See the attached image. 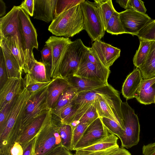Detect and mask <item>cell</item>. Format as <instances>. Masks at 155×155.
I'll use <instances>...</instances> for the list:
<instances>
[{
  "instance_id": "cell-1",
  "label": "cell",
  "mask_w": 155,
  "mask_h": 155,
  "mask_svg": "<svg viewBox=\"0 0 155 155\" xmlns=\"http://www.w3.org/2000/svg\"><path fill=\"white\" fill-rule=\"evenodd\" d=\"M30 96L26 88L23 87L17 97L5 127L0 133V155H9L21 133V122L24 110Z\"/></svg>"
},
{
  "instance_id": "cell-2",
  "label": "cell",
  "mask_w": 155,
  "mask_h": 155,
  "mask_svg": "<svg viewBox=\"0 0 155 155\" xmlns=\"http://www.w3.org/2000/svg\"><path fill=\"white\" fill-rule=\"evenodd\" d=\"M83 16L80 5L64 12L52 21L48 30L56 36L69 38L84 30Z\"/></svg>"
},
{
  "instance_id": "cell-3",
  "label": "cell",
  "mask_w": 155,
  "mask_h": 155,
  "mask_svg": "<svg viewBox=\"0 0 155 155\" xmlns=\"http://www.w3.org/2000/svg\"><path fill=\"white\" fill-rule=\"evenodd\" d=\"M122 102L118 91L111 86L98 94L95 105L100 117H104L114 120L124 129L121 108Z\"/></svg>"
},
{
  "instance_id": "cell-4",
  "label": "cell",
  "mask_w": 155,
  "mask_h": 155,
  "mask_svg": "<svg viewBox=\"0 0 155 155\" xmlns=\"http://www.w3.org/2000/svg\"><path fill=\"white\" fill-rule=\"evenodd\" d=\"M60 122L53 118L51 114L35 137L34 155H44L62 146L58 130Z\"/></svg>"
},
{
  "instance_id": "cell-5",
  "label": "cell",
  "mask_w": 155,
  "mask_h": 155,
  "mask_svg": "<svg viewBox=\"0 0 155 155\" xmlns=\"http://www.w3.org/2000/svg\"><path fill=\"white\" fill-rule=\"evenodd\" d=\"M110 71L101 62L91 47L83 55L75 76L108 83Z\"/></svg>"
},
{
  "instance_id": "cell-6",
  "label": "cell",
  "mask_w": 155,
  "mask_h": 155,
  "mask_svg": "<svg viewBox=\"0 0 155 155\" xmlns=\"http://www.w3.org/2000/svg\"><path fill=\"white\" fill-rule=\"evenodd\" d=\"M81 40L78 39L68 45L59 68V77L67 79L75 75L81 59L88 49Z\"/></svg>"
},
{
  "instance_id": "cell-7",
  "label": "cell",
  "mask_w": 155,
  "mask_h": 155,
  "mask_svg": "<svg viewBox=\"0 0 155 155\" xmlns=\"http://www.w3.org/2000/svg\"><path fill=\"white\" fill-rule=\"evenodd\" d=\"M124 127L123 135L119 137L121 147L127 149L137 144L140 140V126L138 117L127 101L121 105Z\"/></svg>"
},
{
  "instance_id": "cell-8",
  "label": "cell",
  "mask_w": 155,
  "mask_h": 155,
  "mask_svg": "<svg viewBox=\"0 0 155 155\" xmlns=\"http://www.w3.org/2000/svg\"><path fill=\"white\" fill-rule=\"evenodd\" d=\"M82 13L85 30L92 41L101 40L106 30L96 3L88 0L80 4Z\"/></svg>"
},
{
  "instance_id": "cell-9",
  "label": "cell",
  "mask_w": 155,
  "mask_h": 155,
  "mask_svg": "<svg viewBox=\"0 0 155 155\" xmlns=\"http://www.w3.org/2000/svg\"><path fill=\"white\" fill-rule=\"evenodd\" d=\"M19 16L25 53V61L23 69L24 71L35 60L33 50L34 48L38 49V43L36 31L30 20L29 15L25 10L20 8Z\"/></svg>"
},
{
  "instance_id": "cell-10",
  "label": "cell",
  "mask_w": 155,
  "mask_h": 155,
  "mask_svg": "<svg viewBox=\"0 0 155 155\" xmlns=\"http://www.w3.org/2000/svg\"><path fill=\"white\" fill-rule=\"evenodd\" d=\"M48 86L36 93L30 94L22 117L21 132L33 120L50 110L48 108L47 103Z\"/></svg>"
},
{
  "instance_id": "cell-11",
  "label": "cell",
  "mask_w": 155,
  "mask_h": 155,
  "mask_svg": "<svg viewBox=\"0 0 155 155\" xmlns=\"http://www.w3.org/2000/svg\"><path fill=\"white\" fill-rule=\"evenodd\" d=\"M69 38L51 36L45 42V45L50 47L52 51V60L50 67L51 79L59 77V68L66 50L71 42Z\"/></svg>"
},
{
  "instance_id": "cell-12",
  "label": "cell",
  "mask_w": 155,
  "mask_h": 155,
  "mask_svg": "<svg viewBox=\"0 0 155 155\" xmlns=\"http://www.w3.org/2000/svg\"><path fill=\"white\" fill-rule=\"evenodd\" d=\"M20 9L19 6H14L7 14L0 18V38H5L9 35H17L25 49L19 16Z\"/></svg>"
},
{
  "instance_id": "cell-13",
  "label": "cell",
  "mask_w": 155,
  "mask_h": 155,
  "mask_svg": "<svg viewBox=\"0 0 155 155\" xmlns=\"http://www.w3.org/2000/svg\"><path fill=\"white\" fill-rule=\"evenodd\" d=\"M120 20L125 33L133 36L137 35L139 32L151 20L146 14L127 9L119 12Z\"/></svg>"
},
{
  "instance_id": "cell-14",
  "label": "cell",
  "mask_w": 155,
  "mask_h": 155,
  "mask_svg": "<svg viewBox=\"0 0 155 155\" xmlns=\"http://www.w3.org/2000/svg\"><path fill=\"white\" fill-rule=\"evenodd\" d=\"M110 134L99 117L88 125L73 150L76 151L97 143Z\"/></svg>"
},
{
  "instance_id": "cell-15",
  "label": "cell",
  "mask_w": 155,
  "mask_h": 155,
  "mask_svg": "<svg viewBox=\"0 0 155 155\" xmlns=\"http://www.w3.org/2000/svg\"><path fill=\"white\" fill-rule=\"evenodd\" d=\"M111 86L108 84L94 90L78 93L75 102L78 106V109L73 121L70 124L73 130L79 124L81 117L95 103L98 94L104 92Z\"/></svg>"
},
{
  "instance_id": "cell-16",
  "label": "cell",
  "mask_w": 155,
  "mask_h": 155,
  "mask_svg": "<svg viewBox=\"0 0 155 155\" xmlns=\"http://www.w3.org/2000/svg\"><path fill=\"white\" fill-rule=\"evenodd\" d=\"M118 139L115 135L110 134L97 143L76 150L74 155H108L119 147Z\"/></svg>"
},
{
  "instance_id": "cell-17",
  "label": "cell",
  "mask_w": 155,
  "mask_h": 155,
  "mask_svg": "<svg viewBox=\"0 0 155 155\" xmlns=\"http://www.w3.org/2000/svg\"><path fill=\"white\" fill-rule=\"evenodd\" d=\"M91 48L101 62L109 69L120 56V49L101 40L94 41Z\"/></svg>"
},
{
  "instance_id": "cell-18",
  "label": "cell",
  "mask_w": 155,
  "mask_h": 155,
  "mask_svg": "<svg viewBox=\"0 0 155 155\" xmlns=\"http://www.w3.org/2000/svg\"><path fill=\"white\" fill-rule=\"evenodd\" d=\"M24 72L26 74L23 85L37 82H47L52 79L50 68L42 62L36 59Z\"/></svg>"
},
{
  "instance_id": "cell-19",
  "label": "cell",
  "mask_w": 155,
  "mask_h": 155,
  "mask_svg": "<svg viewBox=\"0 0 155 155\" xmlns=\"http://www.w3.org/2000/svg\"><path fill=\"white\" fill-rule=\"evenodd\" d=\"M51 115L50 109L35 118L22 130L18 142L23 148L37 136Z\"/></svg>"
},
{
  "instance_id": "cell-20",
  "label": "cell",
  "mask_w": 155,
  "mask_h": 155,
  "mask_svg": "<svg viewBox=\"0 0 155 155\" xmlns=\"http://www.w3.org/2000/svg\"><path fill=\"white\" fill-rule=\"evenodd\" d=\"M23 79L8 78L0 90V108L11 101L21 93Z\"/></svg>"
},
{
  "instance_id": "cell-21",
  "label": "cell",
  "mask_w": 155,
  "mask_h": 155,
  "mask_svg": "<svg viewBox=\"0 0 155 155\" xmlns=\"http://www.w3.org/2000/svg\"><path fill=\"white\" fill-rule=\"evenodd\" d=\"M0 42L5 46L14 56L23 71L25 61V51L18 36L17 35H13L0 38Z\"/></svg>"
},
{
  "instance_id": "cell-22",
  "label": "cell",
  "mask_w": 155,
  "mask_h": 155,
  "mask_svg": "<svg viewBox=\"0 0 155 155\" xmlns=\"http://www.w3.org/2000/svg\"><path fill=\"white\" fill-rule=\"evenodd\" d=\"M57 0H34L33 18L47 23L54 18Z\"/></svg>"
},
{
  "instance_id": "cell-23",
  "label": "cell",
  "mask_w": 155,
  "mask_h": 155,
  "mask_svg": "<svg viewBox=\"0 0 155 155\" xmlns=\"http://www.w3.org/2000/svg\"><path fill=\"white\" fill-rule=\"evenodd\" d=\"M70 86L66 79L59 77L53 79L47 89V103L49 109L55 106L60 95Z\"/></svg>"
},
{
  "instance_id": "cell-24",
  "label": "cell",
  "mask_w": 155,
  "mask_h": 155,
  "mask_svg": "<svg viewBox=\"0 0 155 155\" xmlns=\"http://www.w3.org/2000/svg\"><path fill=\"white\" fill-rule=\"evenodd\" d=\"M143 78L139 69L136 68L127 77L122 88V93L127 100L134 98Z\"/></svg>"
},
{
  "instance_id": "cell-25",
  "label": "cell",
  "mask_w": 155,
  "mask_h": 155,
  "mask_svg": "<svg viewBox=\"0 0 155 155\" xmlns=\"http://www.w3.org/2000/svg\"><path fill=\"white\" fill-rule=\"evenodd\" d=\"M66 79L70 85L76 90L78 93L94 90L108 84L101 81L76 76Z\"/></svg>"
},
{
  "instance_id": "cell-26",
  "label": "cell",
  "mask_w": 155,
  "mask_h": 155,
  "mask_svg": "<svg viewBox=\"0 0 155 155\" xmlns=\"http://www.w3.org/2000/svg\"><path fill=\"white\" fill-rule=\"evenodd\" d=\"M0 47L2 48L8 73V78H22L23 71L14 56L8 49L1 43Z\"/></svg>"
},
{
  "instance_id": "cell-27",
  "label": "cell",
  "mask_w": 155,
  "mask_h": 155,
  "mask_svg": "<svg viewBox=\"0 0 155 155\" xmlns=\"http://www.w3.org/2000/svg\"><path fill=\"white\" fill-rule=\"evenodd\" d=\"M78 94L76 90L70 85L61 94L55 105L51 109L52 117L57 116L63 109L76 98Z\"/></svg>"
},
{
  "instance_id": "cell-28",
  "label": "cell",
  "mask_w": 155,
  "mask_h": 155,
  "mask_svg": "<svg viewBox=\"0 0 155 155\" xmlns=\"http://www.w3.org/2000/svg\"><path fill=\"white\" fill-rule=\"evenodd\" d=\"M143 79L155 77V41H151L150 49L145 62L138 68Z\"/></svg>"
},
{
  "instance_id": "cell-29",
  "label": "cell",
  "mask_w": 155,
  "mask_h": 155,
  "mask_svg": "<svg viewBox=\"0 0 155 155\" xmlns=\"http://www.w3.org/2000/svg\"><path fill=\"white\" fill-rule=\"evenodd\" d=\"M106 30L108 21L116 11L111 0H94Z\"/></svg>"
},
{
  "instance_id": "cell-30",
  "label": "cell",
  "mask_w": 155,
  "mask_h": 155,
  "mask_svg": "<svg viewBox=\"0 0 155 155\" xmlns=\"http://www.w3.org/2000/svg\"><path fill=\"white\" fill-rule=\"evenodd\" d=\"M140 45L133 58V62L136 68H139L144 63L149 52L151 41L139 39Z\"/></svg>"
},
{
  "instance_id": "cell-31",
  "label": "cell",
  "mask_w": 155,
  "mask_h": 155,
  "mask_svg": "<svg viewBox=\"0 0 155 155\" xmlns=\"http://www.w3.org/2000/svg\"><path fill=\"white\" fill-rule=\"evenodd\" d=\"M75 99L63 109L57 116L52 117L63 124H70L73 121L78 109V106L75 102Z\"/></svg>"
},
{
  "instance_id": "cell-32",
  "label": "cell",
  "mask_w": 155,
  "mask_h": 155,
  "mask_svg": "<svg viewBox=\"0 0 155 155\" xmlns=\"http://www.w3.org/2000/svg\"><path fill=\"white\" fill-rule=\"evenodd\" d=\"M58 132L61 139L62 145L69 151L72 150L71 147L73 130L70 124L60 122Z\"/></svg>"
},
{
  "instance_id": "cell-33",
  "label": "cell",
  "mask_w": 155,
  "mask_h": 155,
  "mask_svg": "<svg viewBox=\"0 0 155 155\" xmlns=\"http://www.w3.org/2000/svg\"><path fill=\"white\" fill-rule=\"evenodd\" d=\"M106 31L112 35L125 33L120 18L119 12L115 11L108 21Z\"/></svg>"
},
{
  "instance_id": "cell-34",
  "label": "cell",
  "mask_w": 155,
  "mask_h": 155,
  "mask_svg": "<svg viewBox=\"0 0 155 155\" xmlns=\"http://www.w3.org/2000/svg\"><path fill=\"white\" fill-rule=\"evenodd\" d=\"M134 98L140 103L145 105L154 103L155 83L149 88L136 93Z\"/></svg>"
},
{
  "instance_id": "cell-35",
  "label": "cell",
  "mask_w": 155,
  "mask_h": 155,
  "mask_svg": "<svg viewBox=\"0 0 155 155\" xmlns=\"http://www.w3.org/2000/svg\"><path fill=\"white\" fill-rule=\"evenodd\" d=\"M137 36L139 39L155 41V19L148 22Z\"/></svg>"
},
{
  "instance_id": "cell-36",
  "label": "cell",
  "mask_w": 155,
  "mask_h": 155,
  "mask_svg": "<svg viewBox=\"0 0 155 155\" xmlns=\"http://www.w3.org/2000/svg\"><path fill=\"white\" fill-rule=\"evenodd\" d=\"M85 0H57L55 10L54 18L61 13L85 1Z\"/></svg>"
},
{
  "instance_id": "cell-37",
  "label": "cell",
  "mask_w": 155,
  "mask_h": 155,
  "mask_svg": "<svg viewBox=\"0 0 155 155\" xmlns=\"http://www.w3.org/2000/svg\"><path fill=\"white\" fill-rule=\"evenodd\" d=\"M101 118L104 126L110 134L116 135L119 138L123 135L124 129L117 122L106 117Z\"/></svg>"
},
{
  "instance_id": "cell-38",
  "label": "cell",
  "mask_w": 155,
  "mask_h": 155,
  "mask_svg": "<svg viewBox=\"0 0 155 155\" xmlns=\"http://www.w3.org/2000/svg\"><path fill=\"white\" fill-rule=\"evenodd\" d=\"M17 96L0 108V133L5 127Z\"/></svg>"
},
{
  "instance_id": "cell-39",
  "label": "cell",
  "mask_w": 155,
  "mask_h": 155,
  "mask_svg": "<svg viewBox=\"0 0 155 155\" xmlns=\"http://www.w3.org/2000/svg\"><path fill=\"white\" fill-rule=\"evenodd\" d=\"M100 117L95 103L84 114L78 121V123L86 124L89 125Z\"/></svg>"
},
{
  "instance_id": "cell-40",
  "label": "cell",
  "mask_w": 155,
  "mask_h": 155,
  "mask_svg": "<svg viewBox=\"0 0 155 155\" xmlns=\"http://www.w3.org/2000/svg\"><path fill=\"white\" fill-rule=\"evenodd\" d=\"M5 58L2 48L0 47V89L8 79Z\"/></svg>"
},
{
  "instance_id": "cell-41",
  "label": "cell",
  "mask_w": 155,
  "mask_h": 155,
  "mask_svg": "<svg viewBox=\"0 0 155 155\" xmlns=\"http://www.w3.org/2000/svg\"><path fill=\"white\" fill-rule=\"evenodd\" d=\"M88 125L86 124L79 123L73 130L71 145L72 150Z\"/></svg>"
},
{
  "instance_id": "cell-42",
  "label": "cell",
  "mask_w": 155,
  "mask_h": 155,
  "mask_svg": "<svg viewBox=\"0 0 155 155\" xmlns=\"http://www.w3.org/2000/svg\"><path fill=\"white\" fill-rule=\"evenodd\" d=\"M53 79L47 82L31 83L23 85V86L26 88L30 94H32L36 93L48 87L53 81Z\"/></svg>"
},
{
  "instance_id": "cell-43",
  "label": "cell",
  "mask_w": 155,
  "mask_h": 155,
  "mask_svg": "<svg viewBox=\"0 0 155 155\" xmlns=\"http://www.w3.org/2000/svg\"><path fill=\"white\" fill-rule=\"evenodd\" d=\"M42 62L50 68L52 60V51L50 46L45 45L41 51Z\"/></svg>"
},
{
  "instance_id": "cell-44",
  "label": "cell",
  "mask_w": 155,
  "mask_h": 155,
  "mask_svg": "<svg viewBox=\"0 0 155 155\" xmlns=\"http://www.w3.org/2000/svg\"><path fill=\"white\" fill-rule=\"evenodd\" d=\"M127 9H132L143 14H146L147 11L144 2L141 0H129Z\"/></svg>"
},
{
  "instance_id": "cell-45",
  "label": "cell",
  "mask_w": 155,
  "mask_h": 155,
  "mask_svg": "<svg viewBox=\"0 0 155 155\" xmlns=\"http://www.w3.org/2000/svg\"><path fill=\"white\" fill-rule=\"evenodd\" d=\"M19 7L25 10L31 16H33L34 8V0H25Z\"/></svg>"
},
{
  "instance_id": "cell-46",
  "label": "cell",
  "mask_w": 155,
  "mask_h": 155,
  "mask_svg": "<svg viewBox=\"0 0 155 155\" xmlns=\"http://www.w3.org/2000/svg\"><path fill=\"white\" fill-rule=\"evenodd\" d=\"M44 155H74L62 146H60L50 150Z\"/></svg>"
},
{
  "instance_id": "cell-47",
  "label": "cell",
  "mask_w": 155,
  "mask_h": 155,
  "mask_svg": "<svg viewBox=\"0 0 155 155\" xmlns=\"http://www.w3.org/2000/svg\"><path fill=\"white\" fill-rule=\"evenodd\" d=\"M155 83V77L149 79H143L136 93L149 88Z\"/></svg>"
},
{
  "instance_id": "cell-48",
  "label": "cell",
  "mask_w": 155,
  "mask_h": 155,
  "mask_svg": "<svg viewBox=\"0 0 155 155\" xmlns=\"http://www.w3.org/2000/svg\"><path fill=\"white\" fill-rule=\"evenodd\" d=\"M142 151L143 155H155V142L144 145Z\"/></svg>"
},
{
  "instance_id": "cell-49",
  "label": "cell",
  "mask_w": 155,
  "mask_h": 155,
  "mask_svg": "<svg viewBox=\"0 0 155 155\" xmlns=\"http://www.w3.org/2000/svg\"><path fill=\"white\" fill-rule=\"evenodd\" d=\"M35 137L23 148L24 150L23 155H34V150Z\"/></svg>"
},
{
  "instance_id": "cell-50",
  "label": "cell",
  "mask_w": 155,
  "mask_h": 155,
  "mask_svg": "<svg viewBox=\"0 0 155 155\" xmlns=\"http://www.w3.org/2000/svg\"><path fill=\"white\" fill-rule=\"evenodd\" d=\"M24 150L23 148L18 142H16L11 150V155H23Z\"/></svg>"
},
{
  "instance_id": "cell-51",
  "label": "cell",
  "mask_w": 155,
  "mask_h": 155,
  "mask_svg": "<svg viewBox=\"0 0 155 155\" xmlns=\"http://www.w3.org/2000/svg\"><path fill=\"white\" fill-rule=\"evenodd\" d=\"M108 155H131L130 153L124 147H119L116 150Z\"/></svg>"
},
{
  "instance_id": "cell-52",
  "label": "cell",
  "mask_w": 155,
  "mask_h": 155,
  "mask_svg": "<svg viewBox=\"0 0 155 155\" xmlns=\"http://www.w3.org/2000/svg\"><path fill=\"white\" fill-rule=\"evenodd\" d=\"M6 6L4 2L2 0H0V17L1 18L4 16L5 14Z\"/></svg>"
},
{
  "instance_id": "cell-53",
  "label": "cell",
  "mask_w": 155,
  "mask_h": 155,
  "mask_svg": "<svg viewBox=\"0 0 155 155\" xmlns=\"http://www.w3.org/2000/svg\"><path fill=\"white\" fill-rule=\"evenodd\" d=\"M116 2L121 7L126 9H127L129 0H116Z\"/></svg>"
},
{
  "instance_id": "cell-54",
  "label": "cell",
  "mask_w": 155,
  "mask_h": 155,
  "mask_svg": "<svg viewBox=\"0 0 155 155\" xmlns=\"http://www.w3.org/2000/svg\"></svg>"
}]
</instances>
